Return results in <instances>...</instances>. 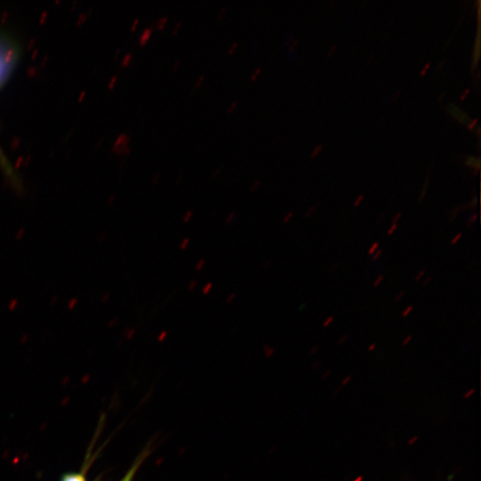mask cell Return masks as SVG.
<instances>
[{
	"label": "cell",
	"instance_id": "cell-1",
	"mask_svg": "<svg viewBox=\"0 0 481 481\" xmlns=\"http://www.w3.org/2000/svg\"><path fill=\"white\" fill-rule=\"evenodd\" d=\"M447 112L451 114L452 116L455 118L458 121L462 122L465 125L470 126L472 123L471 118L468 116V114L465 112L464 110L461 109L460 107L455 105V103H450L447 107Z\"/></svg>",
	"mask_w": 481,
	"mask_h": 481
},
{
	"label": "cell",
	"instance_id": "cell-2",
	"mask_svg": "<svg viewBox=\"0 0 481 481\" xmlns=\"http://www.w3.org/2000/svg\"><path fill=\"white\" fill-rule=\"evenodd\" d=\"M480 19L478 20V30H477V36L475 43V48H473L472 56V69L477 66L480 61Z\"/></svg>",
	"mask_w": 481,
	"mask_h": 481
},
{
	"label": "cell",
	"instance_id": "cell-3",
	"mask_svg": "<svg viewBox=\"0 0 481 481\" xmlns=\"http://www.w3.org/2000/svg\"><path fill=\"white\" fill-rule=\"evenodd\" d=\"M153 34V28L146 27L145 30L142 31L141 36H140L139 43L140 45H145L146 42L149 41L151 36Z\"/></svg>",
	"mask_w": 481,
	"mask_h": 481
},
{
	"label": "cell",
	"instance_id": "cell-4",
	"mask_svg": "<svg viewBox=\"0 0 481 481\" xmlns=\"http://www.w3.org/2000/svg\"><path fill=\"white\" fill-rule=\"evenodd\" d=\"M465 165H467L469 167L477 168V170L479 171L480 168V158L469 156L465 161Z\"/></svg>",
	"mask_w": 481,
	"mask_h": 481
},
{
	"label": "cell",
	"instance_id": "cell-5",
	"mask_svg": "<svg viewBox=\"0 0 481 481\" xmlns=\"http://www.w3.org/2000/svg\"><path fill=\"white\" fill-rule=\"evenodd\" d=\"M61 481H86L84 476L81 475H78V473H70V475H66L63 477L62 480Z\"/></svg>",
	"mask_w": 481,
	"mask_h": 481
},
{
	"label": "cell",
	"instance_id": "cell-6",
	"mask_svg": "<svg viewBox=\"0 0 481 481\" xmlns=\"http://www.w3.org/2000/svg\"><path fill=\"white\" fill-rule=\"evenodd\" d=\"M140 462H141V461L136 462L135 465L133 466V467L131 470H129V472L127 473V475H126L124 477V479L122 480L121 481H132L133 478H134L136 470H138L139 467Z\"/></svg>",
	"mask_w": 481,
	"mask_h": 481
},
{
	"label": "cell",
	"instance_id": "cell-7",
	"mask_svg": "<svg viewBox=\"0 0 481 481\" xmlns=\"http://www.w3.org/2000/svg\"><path fill=\"white\" fill-rule=\"evenodd\" d=\"M168 17L167 16H163L159 18L156 21V24H154V26L157 29V30H163V28L166 26V24L168 23Z\"/></svg>",
	"mask_w": 481,
	"mask_h": 481
},
{
	"label": "cell",
	"instance_id": "cell-8",
	"mask_svg": "<svg viewBox=\"0 0 481 481\" xmlns=\"http://www.w3.org/2000/svg\"><path fill=\"white\" fill-rule=\"evenodd\" d=\"M479 218V213H472L471 215H470V217L468 218L467 221V226L468 227H472V226L475 224V222L477 220H478Z\"/></svg>",
	"mask_w": 481,
	"mask_h": 481
},
{
	"label": "cell",
	"instance_id": "cell-9",
	"mask_svg": "<svg viewBox=\"0 0 481 481\" xmlns=\"http://www.w3.org/2000/svg\"><path fill=\"white\" fill-rule=\"evenodd\" d=\"M428 188H429V178H427L425 184L423 185L421 196H420V202H422L423 198H425V197L426 196L427 190H428Z\"/></svg>",
	"mask_w": 481,
	"mask_h": 481
},
{
	"label": "cell",
	"instance_id": "cell-10",
	"mask_svg": "<svg viewBox=\"0 0 481 481\" xmlns=\"http://www.w3.org/2000/svg\"><path fill=\"white\" fill-rule=\"evenodd\" d=\"M261 67H258L255 69L253 73L250 74V79L251 81L257 80L258 77L260 76L261 74Z\"/></svg>",
	"mask_w": 481,
	"mask_h": 481
},
{
	"label": "cell",
	"instance_id": "cell-11",
	"mask_svg": "<svg viewBox=\"0 0 481 481\" xmlns=\"http://www.w3.org/2000/svg\"><path fill=\"white\" fill-rule=\"evenodd\" d=\"M204 81H206V76L204 75H201L198 78L196 79V81L195 82V85H193V87L195 88H198L203 84Z\"/></svg>",
	"mask_w": 481,
	"mask_h": 481
},
{
	"label": "cell",
	"instance_id": "cell-12",
	"mask_svg": "<svg viewBox=\"0 0 481 481\" xmlns=\"http://www.w3.org/2000/svg\"><path fill=\"white\" fill-rule=\"evenodd\" d=\"M333 321H335V317H333V315H330V317L325 318L324 323H323V328H329V326L333 324Z\"/></svg>",
	"mask_w": 481,
	"mask_h": 481
},
{
	"label": "cell",
	"instance_id": "cell-13",
	"mask_svg": "<svg viewBox=\"0 0 481 481\" xmlns=\"http://www.w3.org/2000/svg\"><path fill=\"white\" fill-rule=\"evenodd\" d=\"M238 101H233L231 105L228 106L227 108V113H232L233 112H235V110L238 108Z\"/></svg>",
	"mask_w": 481,
	"mask_h": 481
},
{
	"label": "cell",
	"instance_id": "cell-14",
	"mask_svg": "<svg viewBox=\"0 0 481 481\" xmlns=\"http://www.w3.org/2000/svg\"><path fill=\"white\" fill-rule=\"evenodd\" d=\"M181 26H182V21H177V23H176L173 25V26H172L171 29L172 34H177L178 31L181 30Z\"/></svg>",
	"mask_w": 481,
	"mask_h": 481
},
{
	"label": "cell",
	"instance_id": "cell-15",
	"mask_svg": "<svg viewBox=\"0 0 481 481\" xmlns=\"http://www.w3.org/2000/svg\"><path fill=\"white\" fill-rule=\"evenodd\" d=\"M239 46V43L238 41L233 42L231 46H228V54L229 55H231V54L234 53L236 49H238Z\"/></svg>",
	"mask_w": 481,
	"mask_h": 481
},
{
	"label": "cell",
	"instance_id": "cell-16",
	"mask_svg": "<svg viewBox=\"0 0 481 481\" xmlns=\"http://www.w3.org/2000/svg\"><path fill=\"white\" fill-rule=\"evenodd\" d=\"M412 310H414V306L412 305H410V306H408L405 308V310L402 312V318H407L409 315L412 313Z\"/></svg>",
	"mask_w": 481,
	"mask_h": 481
},
{
	"label": "cell",
	"instance_id": "cell-17",
	"mask_svg": "<svg viewBox=\"0 0 481 481\" xmlns=\"http://www.w3.org/2000/svg\"><path fill=\"white\" fill-rule=\"evenodd\" d=\"M379 247L380 243L375 242L371 247H370V249L368 250V254L373 255V253H375L377 250H379Z\"/></svg>",
	"mask_w": 481,
	"mask_h": 481
},
{
	"label": "cell",
	"instance_id": "cell-18",
	"mask_svg": "<svg viewBox=\"0 0 481 481\" xmlns=\"http://www.w3.org/2000/svg\"><path fill=\"white\" fill-rule=\"evenodd\" d=\"M227 11H228V6H225L222 7V9L220 11H218V12L217 14L218 19H221V18L225 16V14L227 13Z\"/></svg>",
	"mask_w": 481,
	"mask_h": 481
},
{
	"label": "cell",
	"instance_id": "cell-19",
	"mask_svg": "<svg viewBox=\"0 0 481 481\" xmlns=\"http://www.w3.org/2000/svg\"><path fill=\"white\" fill-rule=\"evenodd\" d=\"M260 181H258V179H257V181L253 183V184H251V186H250V192L256 191V190L258 188H260Z\"/></svg>",
	"mask_w": 481,
	"mask_h": 481
},
{
	"label": "cell",
	"instance_id": "cell-20",
	"mask_svg": "<svg viewBox=\"0 0 481 481\" xmlns=\"http://www.w3.org/2000/svg\"><path fill=\"white\" fill-rule=\"evenodd\" d=\"M462 233H458L457 236H455L453 239L451 240L450 244L452 246L455 245L457 243H459V241L462 238Z\"/></svg>",
	"mask_w": 481,
	"mask_h": 481
},
{
	"label": "cell",
	"instance_id": "cell-21",
	"mask_svg": "<svg viewBox=\"0 0 481 481\" xmlns=\"http://www.w3.org/2000/svg\"><path fill=\"white\" fill-rule=\"evenodd\" d=\"M365 200V196L364 195H360L357 197V199L354 201V206L355 207H358L360 206V204L363 203V201Z\"/></svg>",
	"mask_w": 481,
	"mask_h": 481
},
{
	"label": "cell",
	"instance_id": "cell-22",
	"mask_svg": "<svg viewBox=\"0 0 481 481\" xmlns=\"http://www.w3.org/2000/svg\"><path fill=\"white\" fill-rule=\"evenodd\" d=\"M318 211L317 207L312 206L310 208V209L307 211L306 215H305V216H306V218H310L312 215L315 214V211Z\"/></svg>",
	"mask_w": 481,
	"mask_h": 481
},
{
	"label": "cell",
	"instance_id": "cell-23",
	"mask_svg": "<svg viewBox=\"0 0 481 481\" xmlns=\"http://www.w3.org/2000/svg\"><path fill=\"white\" fill-rule=\"evenodd\" d=\"M384 280V276L383 275H379L378 278H377L375 280V282H373V287L376 288V287H378L380 285V283L383 282Z\"/></svg>",
	"mask_w": 481,
	"mask_h": 481
},
{
	"label": "cell",
	"instance_id": "cell-24",
	"mask_svg": "<svg viewBox=\"0 0 481 481\" xmlns=\"http://www.w3.org/2000/svg\"><path fill=\"white\" fill-rule=\"evenodd\" d=\"M383 253V250H380V249L377 250L375 251V253H373V261L378 260L379 258H380V257L382 256Z\"/></svg>",
	"mask_w": 481,
	"mask_h": 481
},
{
	"label": "cell",
	"instance_id": "cell-25",
	"mask_svg": "<svg viewBox=\"0 0 481 481\" xmlns=\"http://www.w3.org/2000/svg\"><path fill=\"white\" fill-rule=\"evenodd\" d=\"M192 216H193L192 211H188V213L185 214L184 218H183V222H184V223H188V222H189V221L191 220Z\"/></svg>",
	"mask_w": 481,
	"mask_h": 481
},
{
	"label": "cell",
	"instance_id": "cell-26",
	"mask_svg": "<svg viewBox=\"0 0 481 481\" xmlns=\"http://www.w3.org/2000/svg\"><path fill=\"white\" fill-rule=\"evenodd\" d=\"M293 211H290V213H287L285 215V217L283 218V223L287 224L288 222H290V220L293 218Z\"/></svg>",
	"mask_w": 481,
	"mask_h": 481
},
{
	"label": "cell",
	"instance_id": "cell-27",
	"mask_svg": "<svg viewBox=\"0 0 481 481\" xmlns=\"http://www.w3.org/2000/svg\"><path fill=\"white\" fill-rule=\"evenodd\" d=\"M425 275V269H422V270L420 271L417 275H415V282H419L420 280H422L423 278V276Z\"/></svg>",
	"mask_w": 481,
	"mask_h": 481
},
{
	"label": "cell",
	"instance_id": "cell-28",
	"mask_svg": "<svg viewBox=\"0 0 481 481\" xmlns=\"http://www.w3.org/2000/svg\"><path fill=\"white\" fill-rule=\"evenodd\" d=\"M397 228H398V224H393V226H391L390 228H389V231H388L387 235L389 236H393L394 234V233L396 232Z\"/></svg>",
	"mask_w": 481,
	"mask_h": 481
},
{
	"label": "cell",
	"instance_id": "cell-29",
	"mask_svg": "<svg viewBox=\"0 0 481 481\" xmlns=\"http://www.w3.org/2000/svg\"><path fill=\"white\" fill-rule=\"evenodd\" d=\"M181 59L176 60L173 64H172V71H178L179 66H181Z\"/></svg>",
	"mask_w": 481,
	"mask_h": 481
},
{
	"label": "cell",
	"instance_id": "cell-30",
	"mask_svg": "<svg viewBox=\"0 0 481 481\" xmlns=\"http://www.w3.org/2000/svg\"><path fill=\"white\" fill-rule=\"evenodd\" d=\"M204 265H206V260H201L198 263L196 264V270L197 271H201L202 269L204 268Z\"/></svg>",
	"mask_w": 481,
	"mask_h": 481
},
{
	"label": "cell",
	"instance_id": "cell-31",
	"mask_svg": "<svg viewBox=\"0 0 481 481\" xmlns=\"http://www.w3.org/2000/svg\"><path fill=\"white\" fill-rule=\"evenodd\" d=\"M211 288H213V283H208V285H206V287H204V288L202 290V292L203 294H206H206L211 292Z\"/></svg>",
	"mask_w": 481,
	"mask_h": 481
},
{
	"label": "cell",
	"instance_id": "cell-32",
	"mask_svg": "<svg viewBox=\"0 0 481 481\" xmlns=\"http://www.w3.org/2000/svg\"><path fill=\"white\" fill-rule=\"evenodd\" d=\"M236 218V213H232L228 215V217L227 218V220H226V223L227 224H231L233 221H234Z\"/></svg>",
	"mask_w": 481,
	"mask_h": 481
},
{
	"label": "cell",
	"instance_id": "cell-33",
	"mask_svg": "<svg viewBox=\"0 0 481 481\" xmlns=\"http://www.w3.org/2000/svg\"><path fill=\"white\" fill-rule=\"evenodd\" d=\"M190 240L188 238H185L184 240L182 241V243H181V250H185L186 247L188 246Z\"/></svg>",
	"mask_w": 481,
	"mask_h": 481
},
{
	"label": "cell",
	"instance_id": "cell-34",
	"mask_svg": "<svg viewBox=\"0 0 481 481\" xmlns=\"http://www.w3.org/2000/svg\"><path fill=\"white\" fill-rule=\"evenodd\" d=\"M322 147H323L322 146H318L315 147L313 152H312V153H311V157L314 158L315 156H317V154L320 153Z\"/></svg>",
	"mask_w": 481,
	"mask_h": 481
},
{
	"label": "cell",
	"instance_id": "cell-35",
	"mask_svg": "<svg viewBox=\"0 0 481 481\" xmlns=\"http://www.w3.org/2000/svg\"><path fill=\"white\" fill-rule=\"evenodd\" d=\"M161 178V173L160 172H157L156 174L153 175V177L152 178V183L153 185H156L158 181H159V179Z\"/></svg>",
	"mask_w": 481,
	"mask_h": 481
},
{
	"label": "cell",
	"instance_id": "cell-36",
	"mask_svg": "<svg viewBox=\"0 0 481 481\" xmlns=\"http://www.w3.org/2000/svg\"><path fill=\"white\" fill-rule=\"evenodd\" d=\"M405 290H401V292L398 294L396 298H395V300H396L397 303H398V301H400L402 299H403V298L405 297Z\"/></svg>",
	"mask_w": 481,
	"mask_h": 481
},
{
	"label": "cell",
	"instance_id": "cell-37",
	"mask_svg": "<svg viewBox=\"0 0 481 481\" xmlns=\"http://www.w3.org/2000/svg\"><path fill=\"white\" fill-rule=\"evenodd\" d=\"M196 285H197V282L196 281L195 279H193V280H192L191 282L189 283L188 289L190 290H193L196 288Z\"/></svg>",
	"mask_w": 481,
	"mask_h": 481
},
{
	"label": "cell",
	"instance_id": "cell-38",
	"mask_svg": "<svg viewBox=\"0 0 481 481\" xmlns=\"http://www.w3.org/2000/svg\"><path fill=\"white\" fill-rule=\"evenodd\" d=\"M236 296V294L235 293H231V295H229L228 297L227 303H229V304L232 303L233 301L235 300Z\"/></svg>",
	"mask_w": 481,
	"mask_h": 481
},
{
	"label": "cell",
	"instance_id": "cell-39",
	"mask_svg": "<svg viewBox=\"0 0 481 481\" xmlns=\"http://www.w3.org/2000/svg\"><path fill=\"white\" fill-rule=\"evenodd\" d=\"M477 204H478V198H477V197H475V198L472 199V203L469 204V206H470V208H472V209H473V208L477 207Z\"/></svg>",
	"mask_w": 481,
	"mask_h": 481
},
{
	"label": "cell",
	"instance_id": "cell-40",
	"mask_svg": "<svg viewBox=\"0 0 481 481\" xmlns=\"http://www.w3.org/2000/svg\"><path fill=\"white\" fill-rule=\"evenodd\" d=\"M432 276H428V278H426L425 279V281L422 282V285L423 286H427L429 285L430 282H432Z\"/></svg>",
	"mask_w": 481,
	"mask_h": 481
},
{
	"label": "cell",
	"instance_id": "cell-41",
	"mask_svg": "<svg viewBox=\"0 0 481 481\" xmlns=\"http://www.w3.org/2000/svg\"><path fill=\"white\" fill-rule=\"evenodd\" d=\"M221 170L220 168H216V170L214 171L213 176H211V178H216L218 176L221 174Z\"/></svg>",
	"mask_w": 481,
	"mask_h": 481
},
{
	"label": "cell",
	"instance_id": "cell-42",
	"mask_svg": "<svg viewBox=\"0 0 481 481\" xmlns=\"http://www.w3.org/2000/svg\"><path fill=\"white\" fill-rule=\"evenodd\" d=\"M401 213L396 214V216L393 218V224H398V221L401 218Z\"/></svg>",
	"mask_w": 481,
	"mask_h": 481
},
{
	"label": "cell",
	"instance_id": "cell-43",
	"mask_svg": "<svg viewBox=\"0 0 481 481\" xmlns=\"http://www.w3.org/2000/svg\"><path fill=\"white\" fill-rule=\"evenodd\" d=\"M412 339V336L411 335H408L407 337V338H405L404 340L403 345H407V344L411 342Z\"/></svg>",
	"mask_w": 481,
	"mask_h": 481
},
{
	"label": "cell",
	"instance_id": "cell-44",
	"mask_svg": "<svg viewBox=\"0 0 481 481\" xmlns=\"http://www.w3.org/2000/svg\"><path fill=\"white\" fill-rule=\"evenodd\" d=\"M348 340V335H343L342 337H340V339L339 340V343L343 344L346 342Z\"/></svg>",
	"mask_w": 481,
	"mask_h": 481
},
{
	"label": "cell",
	"instance_id": "cell-45",
	"mask_svg": "<svg viewBox=\"0 0 481 481\" xmlns=\"http://www.w3.org/2000/svg\"><path fill=\"white\" fill-rule=\"evenodd\" d=\"M167 335H168V333L166 331H163V333H161L160 336H159V340H161H161H163L165 337H166Z\"/></svg>",
	"mask_w": 481,
	"mask_h": 481
},
{
	"label": "cell",
	"instance_id": "cell-46",
	"mask_svg": "<svg viewBox=\"0 0 481 481\" xmlns=\"http://www.w3.org/2000/svg\"><path fill=\"white\" fill-rule=\"evenodd\" d=\"M138 23H139V19H136L134 21V23H133V25H132L133 30H134V29L136 27V25H138Z\"/></svg>",
	"mask_w": 481,
	"mask_h": 481
},
{
	"label": "cell",
	"instance_id": "cell-47",
	"mask_svg": "<svg viewBox=\"0 0 481 481\" xmlns=\"http://www.w3.org/2000/svg\"><path fill=\"white\" fill-rule=\"evenodd\" d=\"M131 55H128L127 56H126L125 62L128 63V61L131 60Z\"/></svg>",
	"mask_w": 481,
	"mask_h": 481
},
{
	"label": "cell",
	"instance_id": "cell-48",
	"mask_svg": "<svg viewBox=\"0 0 481 481\" xmlns=\"http://www.w3.org/2000/svg\"><path fill=\"white\" fill-rule=\"evenodd\" d=\"M375 347H376L375 344H373V345L370 347V350H373V349H375Z\"/></svg>",
	"mask_w": 481,
	"mask_h": 481
}]
</instances>
